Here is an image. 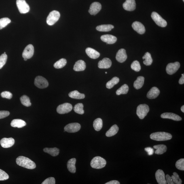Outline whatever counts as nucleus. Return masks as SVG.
Listing matches in <instances>:
<instances>
[{"instance_id":"f257e3e1","label":"nucleus","mask_w":184,"mask_h":184,"mask_svg":"<svg viewBox=\"0 0 184 184\" xmlns=\"http://www.w3.org/2000/svg\"><path fill=\"white\" fill-rule=\"evenodd\" d=\"M16 164L18 166L28 169L33 170L36 168V165L33 161L27 157L21 156L16 159Z\"/></svg>"},{"instance_id":"f03ea898","label":"nucleus","mask_w":184,"mask_h":184,"mask_svg":"<svg viewBox=\"0 0 184 184\" xmlns=\"http://www.w3.org/2000/svg\"><path fill=\"white\" fill-rule=\"evenodd\" d=\"M150 138L151 140L157 141H166L172 139L171 134L166 132H157L152 133Z\"/></svg>"},{"instance_id":"7ed1b4c3","label":"nucleus","mask_w":184,"mask_h":184,"mask_svg":"<svg viewBox=\"0 0 184 184\" xmlns=\"http://www.w3.org/2000/svg\"><path fill=\"white\" fill-rule=\"evenodd\" d=\"M107 162L104 158L98 156L94 157L91 161L90 165L92 168L100 169L106 166Z\"/></svg>"},{"instance_id":"20e7f679","label":"nucleus","mask_w":184,"mask_h":184,"mask_svg":"<svg viewBox=\"0 0 184 184\" xmlns=\"http://www.w3.org/2000/svg\"><path fill=\"white\" fill-rule=\"evenodd\" d=\"M149 111V106L147 104H140L137 107L136 114L140 119H143L146 116Z\"/></svg>"},{"instance_id":"39448f33","label":"nucleus","mask_w":184,"mask_h":184,"mask_svg":"<svg viewBox=\"0 0 184 184\" xmlns=\"http://www.w3.org/2000/svg\"><path fill=\"white\" fill-rule=\"evenodd\" d=\"M60 14L58 11L54 10L51 12L47 17V23L49 25H53L59 19Z\"/></svg>"},{"instance_id":"423d86ee","label":"nucleus","mask_w":184,"mask_h":184,"mask_svg":"<svg viewBox=\"0 0 184 184\" xmlns=\"http://www.w3.org/2000/svg\"><path fill=\"white\" fill-rule=\"evenodd\" d=\"M151 17L155 23L157 25L162 27H166L167 25V23L160 15L156 12H153L152 13Z\"/></svg>"},{"instance_id":"0eeeda50","label":"nucleus","mask_w":184,"mask_h":184,"mask_svg":"<svg viewBox=\"0 0 184 184\" xmlns=\"http://www.w3.org/2000/svg\"><path fill=\"white\" fill-rule=\"evenodd\" d=\"M16 3L17 7L21 14H25L29 12V5L25 0H17Z\"/></svg>"},{"instance_id":"6e6552de","label":"nucleus","mask_w":184,"mask_h":184,"mask_svg":"<svg viewBox=\"0 0 184 184\" xmlns=\"http://www.w3.org/2000/svg\"><path fill=\"white\" fill-rule=\"evenodd\" d=\"M34 84L38 88L40 89L46 88L49 86L48 81L45 78L40 76L36 77Z\"/></svg>"},{"instance_id":"1a4fd4ad","label":"nucleus","mask_w":184,"mask_h":184,"mask_svg":"<svg viewBox=\"0 0 184 184\" xmlns=\"http://www.w3.org/2000/svg\"><path fill=\"white\" fill-rule=\"evenodd\" d=\"M73 106L69 103H64L59 105L57 109V111L60 114H63L70 112L73 109Z\"/></svg>"},{"instance_id":"9d476101","label":"nucleus","mask_w":184,"mask_h":184,"mask_svg":"<svg viewBox=\"0 0 184 184\" xmlns=\"http://www.w3.org/2000/svg\"><path fill=\"white\" fill-rule=\"evenodd\" d=\"M181 66L179 62H176L168 64L166 67V72L168 75H172L175 73Z\"/></svg>"},{"instance_id":"9b49d317","label":"nucleus","mask_w":184,"mask_h":184,"mask_svg":"<svg viewBox=\"0 0 184 184\" xmlns=\"http://www.w3.org/2000/svg\"><path fill=\"white\" fill-rule=\"evenodd\" d=\"M81 126L78 123H73L68 124L64 127V130L68 133L77 132L80 130Z\"/></svg>"},{"instance_id":"f8f14e48","label":"nucleus","mask_w":184,"mask_h":184,"mask_svg":"<svg viewBox=\"0 0 184 184\" xmlns=\"http://www.w3.org/2000/svg\"><path fill=\"white\" fill-rule=\"evenodd\" d=\"M34 53V49L33 45L29 44L25 49L22 54V57L24 58H31L33 56Z\"/></svg>"},{"instance_id":"ddd939ff","label":"nucleus","mask_w":184,"mask_h":184,"mask_svg":"<svg viewBox=\"0 0 184 184\" xmlns=\"http://www.w3.org/2000/svg\"><path fill=\"white\" fill-rule=\"evenodd\" d=\"M102 6L101 3L95 2L91 5L88 12L91 15H96L101 10Z\"/></svg>"},{"instance_id":"4468645a","label":"nucleus","mask_w":184,"mask_h":184,"mask_svg":"<svg viewBox=\"0 0 184 184\" xmlns=\"http://www.w3.org/2000/svg\"><path fill=\"white\" fill-rule=\"evenodd\" d=\"M155 177L158 184H167L165 174L162 170H157L155 172Z\"/></svg>"},{"instance_id":"2eb2a0df","label":"nucleus","mask_w":184,"mask_h":184,"mask_svg":"<svg viewBox=\"0 0 184 184\" xmlns=\"http://www.w3.org/2000/svg\"><path fill=\"white\" fill-rule=\"evenodd\" d=\"M14 143L15 140L12 137L3 138L0 141L2 147L4 148L11 147L14 145Z\"/></svg>"},{"instance_id":"dca6fc26","label":"nucleus","mask_w":184,"mask_h":184,"mask_svg":"<svg viewBox=\"0 0 184 184\" xmlns=\"http://www.w3.org/2000/svg\"><path fill=\"white\" fill-rule=\"evenodd\" d=\"M124 10L128 11H133L135 10L136 4L135 0H126L123 4Z\"/></svg>"},{"instance_id":"f3484780","label":"nucleus","mask_w":184,"mask_h":184,"mask_svg":"<svg viewBox=\"0 0 184 184\" xmlns=\"http://www.w3.org/2000/svg\"><path fill=\"white\" fill-rule=\"evenodd\" d=\"M116 58L117 61L120 63H122L126 61L127 58L126 50L123 49L119 50L117 53Z\"/></svg>"},{"instance_id":"a211bd4d","label":"nucleus","mask_w":184,"mask_h":184,"mask_svg":"<svg viewBox=\"0 0 184 184\" xmlns=\"http://www.w3.org/2000/svg\"><path fill=\"white\" fill-rule=\"evenodd\" d=\"M132 27L133 29L140 34H143L145 32V26L141 22L135 21L132 24Z\"/></svg>"},{"instance_id":"6ab92c4d","label":"nucleus","mask_w":184,"mask_h":184,"mask_svg":"<svg viewBox=\"0 0 184 184\" xmlns=\"http://www.w3.org/2000/svg\"><path fill=\"white\" fill-rule=\"evenodd\" d=\"M111 60L109 58H105L98 62V67L100 69H108L111 67Z\"/></svg>"},{"instance_id":"aec40b11","label":"nucleus","mask_w":184,"mask_h":184,"mask_svg":"<svg viewBox=\"0 0 184 184\" xmlns=\"http://www.w3.org/2000/svg\"><path fill=\"white\" fill-rule=\"evenodd\" d=\"M101 40L107 43V44H113L116 42L117 38L114 36L111 35H105L102 36L101 37Z\"/></svg>"},{"instance_id":"412c9836","label":"nucleus","mask_w":184,"mask_h":184,"mask_svg":"<svg viewBox=\"0 0 184 184\" xmlns=\"http://www.w3.org/2000/svg\"><path fill=\"white\" fill-rule=\"evenodd\" d=\"M161 117L162 118L169 119L176 121L182 120L181 118L175 114L171 113H165L162 114Z\"/></svg>"},{"instance_id":"4be33fe9","label":"nucleus","mask_w":184,"mask_h":184,"mask_svg":"<svg viewBox=\"0 0 184 184\" xmlns=\"http://www.w3.org/2000/svg\"><path fill=\"white\" fill-rule=\"evenodd\" d=\"M160 94V91L157 87H154L151 89L147 94V97L149 99L157 98Z\"/></svg>"},{"instance_id":"5701e85b","label":"nucleus","mask_w":184,"mask_h":184,"mask_svg":"<svg viewBox=\"0 0 184 184\" xmlns=\"http://www.w3.org/2000/svg\"><path fill=\"white\" fill-rule=\"evenodd\" d=\"M86 68V64L83 60H79L75 62L73 69L76 71H84Z\"/></svg>"},{"instance_id":"b1692460","label":"nucleus","mask_w":184,"mask_h":184,"mask_svg":"<svg viewBox=\"0 0 184 184\" xmlns=\"http://www.w3.org/2000/svg\"><path fill=\"white\" fill-rule=\"evenodd\" d=\"M86 52L87 55L90 58L93 59H96L98 58L100 56L99 52L90 47H88L86 49Z\"/></svg>"},{"instance_id":"393cba45","label":"nucleus","mask_w":184,"mask_h":184,"mask_svg":"<svg viewBox=\"0 0 184 184\" xmlns=\"http://www.w3.org/2000/svg\"><path fill=\"white\" fill-rule=\"evenodd\" d=\"M11 126L13 127L21 128L23 127L26 125L25 121L20 119H15L11 123Z\"/></svg>"},{"instance_id":"a878e982","label":"nucleus","mask_w":184,"mask_h":184,"mask_svg":"<svg viewBox=\"0 0 184 184\" xmlns=\"http://www.w3.org/2000/svg\"><path fill=\"white\" fill-rule=\"evenodd\" d=\"M76 162V159L75 158L70 159L67 162L68 169L72 173H75L76 171L75 166Z\"/></svg>"},{"instance_id":"bb28decb","label":"nucleus","mask_w":184,"mask_h":184,"mask_svg":"<svg viewBox=\"0 0 184 184\" xmlns=\"http://www.w3.org/2000/svg\"><path fill=\"white\" fill-rule=\"evenodd\" d=\"M45 153H49L53 157H56L60 153V149L57 148H45L43 150Z\"/></svg>"},{"instance_id":"cd10ccee","label":"nucleus","mask_w":184,"mask_h":184,"mask_svg":"<svg viewBox=\"0 0 184 184\" xmlns=\"http://www.w3.org/2000/svg\"><path fill=\"white\" fill-rule=\"evenodd\" d=\"M153 148L156 149V150L155 152V154L159 155L163 154L166 152L167 150L166 146L163 144L155 145L153 146Z\"/></svg>"},{"instance_id":"c85d7f7f","label":"nucleus","mask_w":184,"mask_h":184,"mask_svg":"<svg viewBox=\"0 0 184 184\" xmlns=\"http://www.w3.org/2000/svg\"><path fill=\"white\" fill-rule=\"evenodd\" d=\"M144 81L145 78L143 77H138L134 83L133 86L134 88L136 90H139L144 85Z\"/></svg>"},{"instance_id":"c756f323","label":"nucleus","mask_w":184,"mask_h":184,"mask_svg":"<svg viewBox=\"0 0 184 184\" xmlns=\"http://www.w3.org/2000/svg\"><path fill=\"white\" fill-rule=\"evenodd\" d=\"M119 131V128L117 125H114L110 129L106 132V136L107 137H110L116 134Z\"/></svg>"},{"instance_id":"7c9ffc66","label":"nucleus","mask_w":184,"mask_h":184,"mask_svg":"<svg viewBox=\"0 0 184 184\" xmlns=\"http://www.w3.org/2000/svg\"><path fill=\"white\" fill-rule=\"evenodd\" d=\"M69 96L71 98L77 99H83L85 98L84 94H81L77 90L70 92L69 94Z\"/></svg>"},{"instance_id":"2f4dec72","label":"nucleus","mask_w":184,"mask_h":184,"mask_svg":"<svg viewBox=\"0 0 184 184\" xmlns=\"http://www.w3.org/2000/svg\"><path fill=\"white\" fill-rule=\"evenodd\" d=\"M114 28V26L111 25H102L97 26L96 29L98 31L102 32H108Z\"/></svg>"},{"instance_id":"473e14b6","label":"nucleus","mask_w":184,"mask_h":184,"mask_svg":"<svg viewBox=\"0 0 184 184\" xmlns=\"http://www.w3.org/2000/svg\"><path fill=\"white\" fill-rule=\"evenodd\" d=\"M144 61L143 63L146 66H150L152 64L153 60L151 55L149 52H146L143 57Z\"/></svg>"},{"instance_id":"72a5a7b5","label":"nucleus","mask_w":184,"mask_h":184,"mask_svg":"<svg viewBox=\"0 0 184 184\" xmlns=\"http://www.w3.org/2000/svg\"><path fill=\"white\" fill-rule=\"evenodd\" d=\"M93 127L94 130L97 131L101 129L103 127V121L100 118L96 119L93 122Z\"/></svg>"},{"instance_id":"f704fd0d","label":"nucleus","mask_w":184,"mask_h":184,"mask_svg":"<svg viewBox=\"0 0 184 184\" xmlns=\"http://www.w3.org/2000/svg\"><path fill=\"white\" fill-rule=\"evenodd\" d=\"M119 79L118 77H114L110 81H109L106 84V87L108 89H110L112 88L115 85L119 83Z\"/></svg>"},{"instance_id":"c9c22d12","label":"nucleus","mask_w":184,"mask_h":184,"mask_svg":"<svg viewBox=\"0 0 184 184\" xmlns=\"http://www.w3.org/2000/svg\"><path fill=\"white\" fill-rule=\"evenodd\" d=\"M67 63V60L65 59L62 58L56 62L54 64V66L56 69H61L64 67Z\"/></svg>"},{"instance_id":"e433bc0d","label":"nucleus","mask_w":184,"mask_h":184,"mask_svg":"<svg viewBox=\"0 0 184 184\" xmlns=\"http://www.w3.org/2000/svg\"><path fill=\"white\" fill-rule=\"evenodd\" d=\"M129 90L128 85L124 84L117 90L116 94L117 95H120L121 94H126L128 92Z\"/></svg>"},{"instance_id":"4c0bfd02","label":"nucleus","mask_w":184,"mask_h":184,"mask_svg":"<svg viewBox=\"0 0 184 184\" xmlns=\"http://www.w3.org/2000/svg\"><path fill=\"white\" fill-rule=\"evenodd\" d=\"M83 107H84V105L82 103H78L75 105V107H74V110L75 113L83 115L84 113Z\"/></svg>"},{"instance_id":"58836bf2","label":"nucleus","mask_w":184,"mask_h":184,"mask_svg":"<svg viewBox=\"0 0 184 184\" xmlns=\"http://www.w3.org/2000/svg\"><path fill=\"white\" fill-rule=\"evenodd\" d=\"M20 101L22 104L26 107H29L31 105V103L29 97L26 95H23L20 98Z\"/></svg>"},{"instance_id":"ea45409f","label":"nucleus","mask_w":184,"mask_h":184,"mask_svg":"<svg viewBox=\"0 0 184 184\" xmlns=\"http://www.w3.org/2000/svg\"><path fill=\"white\" fill-rule=\"evenodd\" d=\"M11 21L7 18H3L0 19V29H2L10 23Z\"/></svg>"},{"instance_id":"a19ab883","label":"nucleus","mask_w":184,"mask_h":184,"mask_svg":"<svg viewBox=\"0 0 184 184\" xmlns=\"http://www.w3.org/2000/svg\"><path fill=\"white\" fill-rule=\"evenodd\" d=\"M131 68L135 71L139 72L141 70V66L138 61L135 60L132 62L131 65Z\"/></svg>"},{"instance_id":"79ce46f5","label":"nucleus","mask_w":184,"mask_h":184,"mask_svg":"<svg viewBox=\"0 0 184 184\" xmlns=\"http://www.w3.org/2000/svg\"><path fill=\"white\" fill-rule=\"evenodd\" d=\"M172 178L174 184H181L182 183V180L180 179L179 176L176 172H174L173 175L172 176Z\"/></svg>"},{"instance_id":"37998d69","label":"nucleus","mask_w":184,"mask_h":184,"mask_svg":"<svg viewBox=\"0 0 184 184\" xmlns=\"http://www.w3.org/2000/svg\"><path fill=\"white\" fill-rule=\"evenodd\" d=\"M176 167L178 170H184V159H181L177 161L176 163Z\"/></svg>"},{"instance_id":"c03bdc74","label":"nucleus","mask_w":184,"mask_h":184,"mask_svg":"<svg viewBox=\"0 0 184 184\" xmlns=\"http://www.w3.org/2000/svg\"><path fill=\"white\" fill-rule=\"evenodd\" d=\"M7 59V55L4 53L0 56V69H1L6 63Z\"/></svg>"},{"instance_id":"a18cd8bd","label":"nucleus","mask_w":184,"mask_h":184,"mask_svg":"<svg viewBox=\"0 0 184 184\" xmlns=\"http://www.w3.org/2000/svg\"><path fill=\"white\" fill-rule=\"evenodd\" d=\"M9 176L4 171L0 169V181H5L8 179Z\"/></svg>"},{"instance_id":"49530a36","label":"nucleus","mask_w":184,"mask_h":184,"mask_svg":"<svg viewBox=\"0 0 184 184\" xmlns=\"http://www.w3.org/2000/svg\"><path fill=\"white\" fill-rule=\"evenodd\" d=\"M55 180L54 177H51L47 178L44 180L42 184H55Z\"/></svg>"},{"instance_id":"de8ad7c7","label":"nucleus","mask_w":184,"mask_h":184,"mask_svg":"<svg viewBox=\"0 0 184 184\" xmlns=\"http://www.w3.org/2000/svg\"><path fill=\"white\" fill-rule=\"evenodd\" d=\"M1 96L2 97L6 98L8 99H11L12 97V94L10 92H7V91L2 92Z\"/></svg>"},{"instance_id":"09e8293b","label":"nucleus","mask_w":184,"mask_h":184,"mask_svg":"<svg viewBox=\"0 0 184 184\" xmlns=\"http://www.w3.org/2000/svg\"><path fill=\"white\" fill-rule=\"evenodd\" d=\"M10 115V112L9 111H0V119L5 118Z\"/></svg>"},{"instance_id":"8fccbe9b","label":"nucleus","mask_w":184,"mask_h":184,"mask_svg":"<svg viewBox=\"0 0 184 184\" xmlns=\"http://www.w3.org/2000/svg\"><path fill=\"white\" fill-rule=\"evenodd\" d=\"M145 150L148 153V155H153L154 153V150L152 148L150 147H148L145 148Z\"/></svg>"},{"instance_id":"3c124183","label":"nucleus","mask_w":184,"mask_h":184,"mask_svg":"<svg viewBox=\"0 0 184 184\" xmlns=\"http://www.w3.org/2000/svg\"><path fill=\"white\" fill-rule=\"evenodd\" d=\"M166 179L167 183L168 184H174L173 181H172L171 177H170L168 174H166Z\"/></svg>"},{"instance_id":"603ef678","label":"nucleus","mask_w":184,"mask_h":184,"mask_svg":"<svg viewBox=\"0 0 184 184\" xmlns=\"http://www.w3.org/2000/svg\"><path fill=\"white\" fill-rule=\"evenodd\" d=\"M182 77L180 79L179 83L180 84H183L184 83V75L182 74Z\"/></svg>"},{"instance_id":"864d4df0","label":"nucleus","mask_w":184,"mask_h":184,"mask_svg":"<svg viewBox=\"0 0 184 184\" xmlns=\"http://www.w3.org/2000/svg\"><path fill=\"white\" fill-rule=\"evenodd\" d=\"M120 183L118 181H110L108 182V183H106L105 184H120Z\"/></svg>"},{"instance_id":"5fc2aeb1","label":"nucleus","mask_w":184,"mask_h":184,"mask_svg":"<svg viewBox=\"0 0 184 184\" xmlns=\"http://www.w3.org/2000/svg\"><path fill=\"white\" fill-rule=\"evenodd\" d=\"M181 111L182 112H183V113H184V106L183 105L182 106V107H181Z\"/></svg>"},{"instance_id":"6e6d98bb","label":"nucleus","mask_w":184,"mask_h":184,"mask_svg":"<svg viewBox=\"0 0 184 184\" xmlns=\"http://www.w3.org/2000/svg\"><path fill=\"white\" fill-rule=\"evenodd\" d=\"M27 60H28V59H27V58H24V60L25 61H27Z\"/></svg>"},{"instance_id":"4d7b16f0","label":"nucleus","mask_w":184,"mask_h":184,"mask_svg":"<svg viewBox=\"0 0 184 184\" xmlns=\"http://www.w3.org/2000/svg\"><path fill=\"white\" fill-rule=\"evenodd\" d=\"M105 73H106V74H107V72H105Z\"/></svg>"},{"instance_id":"13d9d810","label":"nucleus","mask_w":184,"mask_h":184,"mask_svg":"<svg viewBox=\"0 0 184 184\" xmlns=\"http://www.w3.org/2000/svg\"><path fill=\"white\" fill-rule=\"evenodd\" d=\"M183 1H184V0H183Z\"/></svg>"}]
</instances>
